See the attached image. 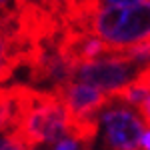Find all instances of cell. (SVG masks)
Wrapping results in <instances>:
<instances>
[{"label":"cell","mask_w":150,"mask_h":150,"mask_svg":"<svg viewBox=\"0 0 150 150\" xmlns=\"http://www.w3.org/2000/svg\"><path fill=\"white\" fill-rule=\"evenodd\" d=\"M150 4L136 6H102L90 18V34L110 48V54H126L130 48L148 42Z\"/></svg>","instance_id":"cell-1"},{"label":"cell","mask_w":150,"mask_h":150,"mask_svg":"<svg viewBox=\"0 0 150 150\" xmlns=\"http://www.w3.org/2000/svg\"><path fill=\"white\" fill-rule=\"evenodd\" d=\"M10 136L18 138L32 150L38 144H56L58 140L66 138L64 108L52 90H30L24 114Z\"/></svg>","instance_id":"cell-2"},{"label":"cell","mask_w":150,"mask_h":150,"mask_svg":"<svg viewBox=\"0 0 150 150\" xmlns=\"http://www.w3.org/2000/svg\"><path fill=\"white\" fill-rule=\"evenodd\" d=\"M144 68H148V64H138L122 54H110L76 66L70 72V80L88 84L110 96L122 86L130 84Z\"/></svg>","instance_id":"cell-3"},{"label":"cell","mask_w":150,"mask_h":150,"mask_svg":"<svg viewBox=\"0 0 150 150\" xmlns=\"http://www.w3.org/2000/svg\"><path fill=\"white\" fill-rule=\"evenodd\" d=\"M52 92L60 100L64 108V118L68 120H98V114L112 104L106 92L72 80H64L52 86Z\"/></svg>","instance_id":"cell-4"},{"label":"cell","mask_w":150,"mask_h":150,"mask_svg":"<svg viewBox=\"0 0 150 150\" xmlns=\"http://www.w3.org/2000/svg\"><path fill=\"white\" fill-rule=\"evenodd\" d=\"M102 124L108 150H140V138L148 130V124L126 106H108L102 112Z\"/></svg>","instance_id":"cell-5"},{"label":"cell","mask_w":150,"mask_h":150,"mask_svg":"<svg viewBox=\"0 0 150 150\" xmlns=\"http://www.w3.org/2000/svg\"><path fill=\"white\" fill-rule=\"evenodd\" d=\"M32 86L12 84L8 88H0V134H10L18 126L24 114Z\"/></svg>","instance_id":"cell-6"},{"label":"cell","mask_w":150,"mask_h":150,"mask_svg":"<svg viewBox=\"0 0 150 150\" xmlns=\"http://www.w3.org/2000/svg\"><path fill=\"white\" fill-rule=\"evenodd\" d=\"M148 76H150V70L144 68L130 84H126V86H122L120 90H116V92L110 94V100H112V102L126 104V108L134 110V112L142 118L144 124H148V114H150V110H148L150 78Z\"/></svg>","instance_id":"cell-7"},{"label":"cell","mask_w":150,"mask_h":150,"mask_svg":"<svg viewBox=\"0 0 150 150\" xmlns=\"http://www.w3.org/2000/svg\"><path fill=\"white\" fill-rule=\"evenodd\" d=\"M0 150H32V148H28L24 142H20L18 138H14L10 134H4L0 138Z\"/></svg>","instance_id":"cell-8"},{"label":"cell","mask_w":150,"mask_h":150,"mask_svg":"<svg viewBox=\"0 0 150 150\" xmlns=\"http://www.w3.org/2000/svg\"><path fill=\"white\" fill-rule=\"evenodd\" d=\"M54 150H92V148H86V146H82V144H78V142H74L70 138H62L54 144Z\"/></svg>","instance_id":"cell-9"},{"label":"cell","mask_w":150,"mask_h":150,"mask_svg":"<svg viewBox=\"0 0 150 150\" xmlns=\"http://www.w3.org/2000/svg\"><path fill=\"white\" fill-rule=\"evenodd\" d=\"M142 2H148V0H100L102 6H136Z\"/></svg>","instance_id":"cell-10"},{"label":"cell","mask_w":150,"mask_h":150,"mask_svg":"<svg viewBox=\"0 0 150 150\" xmlns=\"http://www.w3.org/2000/svg\"><path fill=\"white\" fill-rule=\"evenodd\" d=\"M4 60H12V56H10V42L0 34V62H4ZM12 62H14V60H12ZM14 64H16V62H14Z\"/></svg>","instance_id":"cell-11"}]
</instances>
